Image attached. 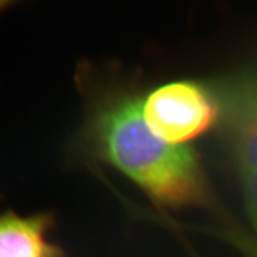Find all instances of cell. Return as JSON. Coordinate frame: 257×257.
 Instances as JSON below:
<instances>
[{
    "mask_svg": "<svg viewBox=\"0 0 257 257\" xmlns=\"http://www.w3.org/2000/svg\"><path fill=\"white\" fill-rule=\"evenodd\" d=\"M143 94L110 84L92 92L83 144L98 160L125 175L162 209L199 208L225 219L197 154L157 138L142 113Z\"/></svg>",
    "mask_w": 257,
    "mask_h": 257,
    "instance_id": "obj_1",
    "label": "cell"
},
{
    "mask_svg": "<svg viewBox=\"0 0 257 257\" xmlns=\"http://www.w3.org/2000/svg\"><path fill=\"white\" fill-rule=\"evenodd\" d=\"M142 113L157 138L174 146H189L222 118L220 93L216 85L174 80L143 94Z\"/></svg>",
    "mask_w": 257,
    "mask_h": 257,
    "instance_id": "obj_2",
    "label": "cell"
},
{
    "mask_svg": "<svg viewBox=\"0 0 257 257\" xmlns=\"http://www.w3.org/2000/svg\"><path fill=\"white\" fill-rule=\"evenodd\" d=\"M217 88L228 147L257 238V65L226 77Z\"/></svg>",
    "mask_w": 257,
    "mask_h": 257,
    "instance_id": "obj_3",
    "label": "cell"
},
{
    "mask_svg": "<svg viewBox=\"0 0 257 257\" xmlns=\"http://www.w3.org/2000/svg\"><path fill=\"white\" fill-rule=\"evenodd\" d=\"M55 227L51 212L21 216L15 211L0 214V257H67L48 235Z\"/></svg>",
    "mask_w": 257,
    "mask_h": 257,
    "instance_id": "obj_4",
    "label": "cell"
},
{
    "mask_svg": "<svg viewBox=\"0 0 257 257\" xmlns=\"http://www.w3.org/2000/svg\"><path fill=\"white\" fill-rule=\"evenodd\" d=\"M201 230L230 244L247 257H257L256 237L252 233L240 228L236 223Z\"/></svg>",
    "mask_w": 257,
    "mask_h": 257,
    "instance_id": "obj_5",
    "label": "cell"
}]
</instances>
